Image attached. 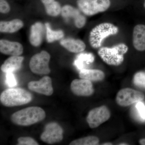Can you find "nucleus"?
Here are the masks:
<instances>
[{
  "instance_id": "39448f33",
  "label": "nucleus",
  "mask_w": 145,
  "mask_h": 145,
  "mask_svg": "<svg viewBox=\"0 0 145 145\" xmlns=\"http://www.w3.org/2000/svg\"><path fill=\"white\" fill-rule=\"evenodd\" d=\"M77 3L81 12L87 16L105 12L111 5L110 0H78Z\"/></svg>"
},
{
  "instance_id": "f03ea898",
  "label": "nucleus",
  "mask_w": 145,
  "mask_h": 145,
  "mask_svg": "<svg viewBox=\"0 0 145 145\" xmlns=\"http://www.w3.org/2000/svg\"><path fill=\"white\" fill-rule=\"evenodd\" d=\"M31 93L20 88L7 89L1 93L0 100L5 106L13 107L28 103L32 100Z\"/></svg>"
},
{
  "instance_id": "f8f14e48",
  "label": "nucleus",
  "mask_w": 145,
  "mask_h": 145,
  "mask_svg": "<svg viewBox=\"0 0 145 145\" xmlns=\"http://www.w3.org/2000/svg\"><path fill=\"white\" fill-rule=\"evenodd\" d=\"M80 10L74 7L67 5L62 7L61 14L65 19H73L75 26L77 28H82L85 25L86 19L81 14Z\"/></svg>"
},
{
  "instance_id": "bb28decb",
  "label": "nucleus",
  "mask_w": 145,
  "mask_h": 145,
  "mask_svg": "<svg viewBox=\"0 0 145 145\" xmlns=\"http://www.w3.org/2000/svg\"><path fill=\"white\" fill-rule=\"evenodd\" d=\"M135 108L138 112L139 116L143 120L145 121V105L143 103L140 102L136 103Z\"/></svg>"
},
{
  "instance_id": "c756f323",
  "label": "nucleus",
  "mask_w": 145,
  "mask_h": 145,
  "mask_svg": "<svg viewBox=\"0 0 145 145\" xmlns=\"http://www.w3.org/2000/svg\"><path fill=\"white\" fill-rule=\"evenodd\" d=\"M103 145H112V143H105V144H103Z\"/></svg>"
},
{
  "instance_id": "c85d7f7f",
  "label": "nucleus",
  "mask_w": 145,
  "mask_h": 145,
  "mask_svg": "<svg viewBox=\"0 0 145 145\" xmlns=\"http://www.w3.org/2000/svg\"><path fill=\"white\" fill-rule=\"evenodd\" d=\"M140 144L142 145H145V139H141L140 140Z\"/></svg>"
},
{
  "instance_id": "9d476101",
  "label": "nucleus",
  "mask_w": 145,
  "mask_h": 145,
  "mask_svg": "<svg viewBox=\"0 0 145 145\" xmlns=\"http://www.w3.org/2000/svg\"><path fill=\"white\" fill-rule=\"evenodd\" d=\"M28 88L32 91L46 96H50L53 93L52 80L47 76L43 77L40 80L29 82Z\"/></svg>"
},
{
  "instance_id": "7c9ffc66",
  "label": "nucleus",
  "mask_w": 145,
  "mask_h": 145,
  "mask_svg": "<svg viewBox=\"0 0 145 145\" xmlns=\"http://www.w3.org/2000/svg\"><path fill=\"white\" fill-rule=\"evenodd\" d=\"M119 145H127V144H125V143H122V144H120Z\"/></svg>"
},
{
  "instance_id": "423d86ee",
  "label": "nucleus",
  "mask_w": 145,
  "mask_h": 145,
  "mask_svg": "<svg viewBox=\"0 0 145 145\" xmlns=\"http://www.w3.org/2000/svg\"><path fill=\"white\" fill-rule=\"evenodd\" d=\"M50 59L49 53L44 50L35 54L29 61L30 70L38 75H48L50 72L49 67Z\"/></svg>"
},
{
  "instance_id": "4468645a",
  "label": "nucleus",
  "mask_w": 145,
  "mask_h": 145,
  "mask_svg": "<svg viewBox=\"0 0 145 145\" xmlns=\"http://www.w3.org/2000/svg\"><path fill=\"white\" fill-rule=\"evenodd\" d=\"M133 44L135 49L140 51L145 50V25L138 24L133 29Z\"/></svg>"
},
{
  "instance_id": "6e6552de",
  "label": "nucleus",
  "mask_w": 145,
  "mask_h": 145,
  "mask_svg": "<svg viewBox=\"0 0 145 145\" xmlns=\"http://www.w3.org/2000/svg\"><path fill=\"white\" fill-rule=\"evenodd\" d=\"M63 131L59 125L55 122H51L46 125L40 139L48 144L59 142L63 140Z\"/></svg>"
},
{
  "instance_id": "7ed1b4c3",
  "label": "nucleus",
  "mask_w": 145,
  "mask_h": 145,
  "mask_svg": "<svg viewBox=\"0 0 145 145\" xmlns=\"http://www.w3.org/2000/svg\"><path fill=\"white\" fill-rule=\"evenodd\" d=\"M119 28L112 24L105 22L93 27L89 33V41L91 46L94 48L101 47L104 40L119 32Z\"/></svg>"
},
{
  "instance_id": "0eeeda50",
  "label": "nucleus",
  "mask_w": 145,
  "mask_h": 145,
  "mask_svg": "<svg viewBox=\"0 0 145 145\" xmlns=\"http://www.w3.org/2000/svg\"><path fill=\"white\" fill-rule=\"evenodd\" d=\"M145 95L142 92L131 88L123 89L119 91L116 96V102L121 106H127L143 101Z\"/></svg>"
},
{
  "instance_id": "2eb2a0df",
  "label": "nucleus",
  "mask_w": 145,
  "mask_h": 145,
  "mask_svg": "<svg viewBox=\"0 0 145 145\" xmlns=\"http://www.w3.org/2000/svg\"><path fill=\"white\" fill-rule=\"evenodd\" d=\"M60 44L69 52L72 53H80L84 51L86 45L83 41L80 39L67 38L61 39Z\"/></svg>"
},
{
  "instance_id": "f257e3e1",
  "label": "nucleus",
  "mask_w": 145,
  "mask_h": 145,
  "mask_svg": "<svg viewBox=\"0 0 145 145\" xmlns=\"http://www.w3.org/2000/svg\"><path fill=\"white\" fill-rule=\"evenodd\" d=\"M46 117V113L41 108L29 107L16 112L11 116L13 123L19 125H30L42 121Z\"/></svg>"
},
{
  "instance_id": "a211bd4d",
  "label": "nucleus",
  "mask_w": 145,
  "mask_h": 145,
  "mask_svg": "<svg viewBox=\"0 0 145 145\" xmlns=\"http://www.w3.org/2000/svg\"><path fill=\"white\" fill-rule=\"evenodd\" d=\"M24 25L23 22L20 19H14L9 21H1L0 31L2 33H15L22 28Z\"/></svg>"
},
{
  "instance_id": "20e7f679",
  "label": "nucleus",
  "mask_w": 145,
  "mask_h": 145,
  "mask_svg": "<svg viewBox=\"0 0 145 145\" xmlns=\"http://www.w3.org/2000/svg\"><path fill=\"white\" fill-rule=\"evenodd\" d=\"M128 47L124 43H120L112 47H104L98 51V54L107 64L119 66L121 64L124 56L128 51Z\"/></svg>"
},
{
  "instance_id": "5701e85b",
  "label": "nucleus",
  "mask_w": 145,
  "mask_h": 145,
  "mask_svg": "<svg viewBox=\"0 0 145 145\" xmlns=\"http://www.w3.org/2000/svg\"><path fill=\"white\" fill-rule=\"evenodd\" d=\"M98 137L94 136H88L74 140L70 143V145H96L99 144Z\"/></svg>"
},
{
  "instance_id": "4be33fe9",
  "label": "nucleus",
  "mask_w": 145,
  "mask_h": 145,
  "mask_svg": "<svg viewBox=\"0 0 145 145\" xmlns=\"http://www.w3.org/2000/svg\"><path fill=\"white\" fill-rule=\"evenodd\" d=\"M46 38L47 41L48 43H52L56 41L62 39L64 36L63 31L61 30H53L50 27L49 23H46Z\"/></svg>"
},
{
  "instance_id": "f3484780",
  "label": "nucleus",
  "mask_w": 145,
  "mask_h": 145,
  "mask_svg": "<svg viewBox=\"0 0 145 145\" xmlns=\"http://www.w3.org/2000/svg\"><path fill=\"white\" fill-rule=\"evenodd\" d=\"M24 57L20 56H11L5 60L1 67L3 72H13L19 70L22 67Z\"/></svg>"
},
{
  "instance_id": "9b49d317",
  "label": "nucleus",
  "mask_w": 145,
  "mask_h": 145,
  "mask_svg": "<svg viewBox=\"0 0 145 145\" xmlns=\"http://www.w3.org/2000/svg\"><path fill=\"white\" fill-rule=\"evenodd\" d=\"M72 93L78 96H89L94 92L91 82L85 79H75L71 84Z\"/></svg>"
},
{
  "instance_id": "2f4dec72",
  "label": "nucleus",
  "mask_w": 145,
  "mask_h": 145,
  "mask_svg": "<svg viewBox=\"0 0 145 145\" xmlns=\"http://www.w3.org/2000/svg\"><path fill=\"white\" fill-rule=\"evenodd\" d=\"M144 7L145 8V0L144 1Z\"/></svg>"
},
{
  "instance_id": "aec40b11",
  "label": "nucleus",
  "mask_w": 145,
  "mask_h": 145,
  "mask_svg": "<svg viewBox=\"0 0 145 145\" xmlns=\"http://www.w3.org/2000/svg\"><path fill=\"white\" fill-rule=\"evenodd\" d=\"M43 4L48 15L57 17L61 13L62 7L59 3L55 0H41Z\"/></svg>"
},
{
  "instance_id": "1a4fd4ad",
  "label": "nucleus",
  "mask_w": 145,
  "mask_h": 145,
  "mask_svg": "<svg viewBox=\"0 0 145 145\" xmlns=\"http://www.w3.org/2000/svg\"><path fill=\"white\" fill-rule=\"evenodd\" d=\"M110 113L107 107L103 106L91 110L87 117V121L91 128H95L109 119Z\"/></svg>"
},
{
  "instance_id": "ddd939ff",
  "label": "nucleus",
  "mask_w": 145,
  "mask_h": 145,
  "mask_svg": "<svg viewBox=\"0 0 145 145\" xmlns=\"http://www.w3.org/2000/svg\"><path fill=\"white\" fill-rule=\"evenodd\" d=\"M0 51L6 55L20 56L24 52V47L18 42L1 39L0 40Z\"/></svg>"
},
{
  "instance_id": "6ab92c4d",
  "label": "nucleus",
  "mask_w": 145,
  "mask_h": 145,
  "mask_svg": "<svg viewBox=\"0 0 145 145\" xmlns=\"http://www.w3.org/2000/svg\"><path fill=\"white\" fill-rule=\"evenodd\" d=\"M79 77L81 79H85L91 82H98L103 80L105 74L103 71L98 69H84L80 71Z\"/></svg>"
},
{
  "instance_id": "a878e982",
  "label": "nucleus",
  "mask_w": 145,
  "mask_h": 145,
  "mask_svg": "<svg viewBox=\"0 0 145 145\" xmlns=\"http://www.w3.org/2000/svg\"><path fill=\"white\" fill-rule=\"evenodd\" d=\"M18 144L20 145H38L39 144L30 137H20L18 138Z\"/></svg>"
},
{
  "instance_id": "b1692460",
  "label": "nucleus",
  "mask_w": 145,
  "mask_h": 145,
  "mask_svg": "<svg viewBox=\"0 0 145 145\" xmlns=\"http://www.w3.org/2000/svg\"><path fill=\"white\" fill-rule=\"evenodd\" d=\"M134 84L138 87L145 89V73L138 72L135 73L133 78Z\"/></svg>"
},
{
  "instance_id": "dca6fc26",
  "label": "nucleus",
  "mask_w": 145,
  "mask_h": 145,
  "mask_svg": "<svg viewBox=\"0 0 145 145\" xmlns=\"http://www.w3.org/2000/svg\"><path fill=\"white\" fill-rule=\"evenodd\" d=\"M44 27L40 22L35 23L30 27L29 40L33 46H39L41 44L43 35Z\"/></svg>"
},
{
  "instance_id": "393cba45",
  "label": "nucleus",
  "mask_w": 145,
  "mask_h": 145,
  "mask_svg": "<svg viewBox=\"0 0 145 145\" xmlns=\"http://www.w3.org/2000/svg\"><path fill=\"white\" fill-rule=\"evenodd\" d=\"M5 82L6 84L9 87L12 88L17 85V81L13 72L6 73Z\"/></svg>"
},
{
  "instance_id": "cd10ccee",
  "label": "nucleus",
  "mask_w": 145,
  "mask_h": 145,
  "mask_svg": "<svg viewBox=\"0 0 145 145\" xmlns=\"http://www.w3.org/2000/svg\"><path fill=\"white\" fill-rule=\"evenodd\" d=\"M10 10V7L5 0H0V12L6 14Z\"/></svg>"
},
{
  "instance_id": "412c9836",
  "label": "nucleus",
  "mask_w": 145,
  "mask_h": 145,
  "mask_svg": "<svg viewBox=\"0 0 145 145\" xmlns=\"http://www.w3.org/2000/svg\"><path fill=\"white\" fill-rule=\"evenodd\" d=\"M94 60V56L91 53H82L77 56L74 65L80 71L85 69L86 65L90 64L93 62Z\"/></svg>"
}]
</instances>
